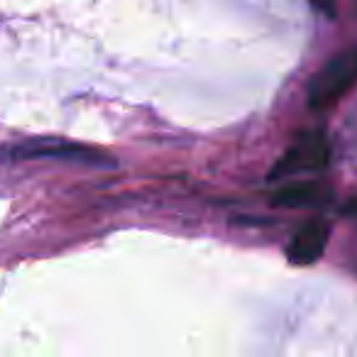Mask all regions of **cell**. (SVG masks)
<instances>
[{"label": "cell", "mask_w": 357, "mask_h": 357, "mask_svg": "<svg viewBox=\"0 0 357 357\" xmlns=\"http://www.w3.org/2000/svg\"><path fill=\"white\" fill-rule=\"evenodd\" d=\"M357 86V47L335 54L308 86V105L313 110H328L337 105Z\"/></svg>", "instance_id": "1"}, {"label": "cell", "mask_w": 357, "mask_h": 357, "mask_svg": "<svg viewBox=\"0 0 357 357\" xmlns=\"http://www.w3.org/2000/svg\"><path fill=\"white\" fill-rule=\"evenodd\" d=\"M331 164V142L323 132H303L269 172V181H287L298 174L323 172Z\"/></svg>", "instance_id": "2"}, {"label": "cell", "mask_w": 357, "mask_h": 357, "mask_svg": "<svg viewBox=\"0 0 357 357\" xmlns=\"http://www.w3.org/2000/svg\"><path fill=\"white\" fill-rule=\"evenodd\" d=\"M10 159H69V162H81V164H110L100 152L91 147H81V144L66 142V139H27V142L15 144L13 149H8Z\"/></svg>", "instance_id": "3"}, {"label": "cell", "mask_w": 357, "mask_h": 357, "mask_svg": "<svg viewBox=\"0 0 357 357\" xmlns=\"http://www.w3.org/2000/svg\"><path fill=\"white\" fill-rule=\"evenodd\" d=\"M331 240V225L326 220H308L306 225L294 233L291 243L287 248V257L296 267H308L323 257Z\"/></svg>", "instance_id": "4"}, {"label": "cell", "mask_w": 357, "mask_h": 357, "mask_svg": "<svg viewBox=\"0 0 357 357\" xmlns=\"http://www.w3.org/2000/svg\"><path fill=\"white\" fill-rule=\"evenodd\" d=\"M331 201V189L318 181H289L272 194V204L282 208H316Z\"/></svg>", "instance_id": "5"}, {"label": "cell", "mask_w": 357, "mask_h": 357, "mask_svg": "<svg viewBox=\"0 0 357 357\" xmlns=\"http://www.w3.org/2000/svg\"><path fill=\"white\" fill-rule=\"evenodd\" d=\"M313 8L326 17H335V0H311Z\"/></svg>", "instance_id": "6"}]
</instances>
